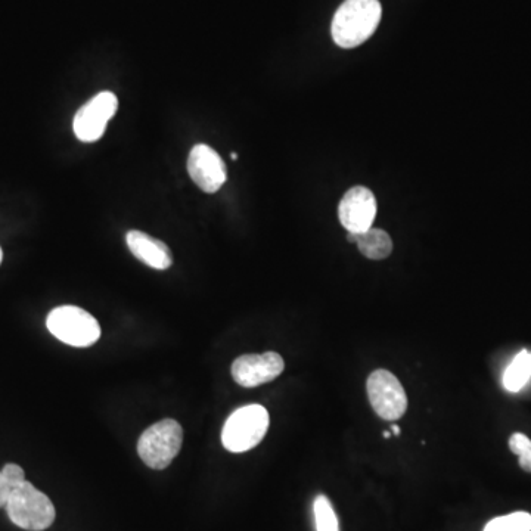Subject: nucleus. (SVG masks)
<instances>
[{
    "mask_svg": "<svg viewBox=\"0 0 531 531\" xmlns=\"http://www.w3.org/2000/svg\"><path fill=\"white\" fill-rule=\"evenodd\" d=\"M381 15L380 0H346L332 21L334 42L344 49L362 45L380 26Z\"/></svg>",
    "mask_w": 531,
    "mask_h": 531,
    "instance_id": "obj_1",
    "label": "nucleus"
},
{
    "mask_svg": "<svg viewBox=\"0 0 531 531\" xmlns=\"http://www.w3.org/2000/svg\"><path fill=\"white\" fill-rule=\"evenodd\" d=\"M5 508L9 520L23 530L49 529L57 517V511L51 499L37 490L29 481H24L12 490Z\"/></svg>",
    "mask_w": 531,
    "mask_h": 531,
    "instance_id": "obj_2",
    "label": "nucleus"
},
{
    "mask_svg": "<svg viewBox=\"0 0 531 531\" xmlns=\"http://www.w3.org/2000/svg\"><path fill=\"white\" fill-rule=\"evenodd\" d=\"M183 430L175 419H163L151 425L139 437L138 455L152 470H166L179 455Z\"/></svg>",
    "mask_w": 531,
    "mask_h": 531,
    "instance_id": "obj_3",
    "label": "nucleus"
},
{
    "mask_svg": "<svg viewBox=\"0 0 531 531\" xmlns=\"http://www.w3.org/2000/svg\"><path fill=\"white\" fill-rule=\"evenodd\" d=\"M269 413L260 405H248L232 413L222 431V443L232 453L248 452L265 439Z\"/></svg>",
    "mask_w": 531,
    "mask_h": 531,
    "instance_id": "obj_4",
    "label": "nucleus"
},
{
    "mask_svg": "<svg viewBox=\"0 0 531 531\" xmlns=\"http://www.w3.org/2000/svg\"><path fill=\"white\" fill-rule=\"evenodd\" d=\"M46 326L55 338L71 347H90L101 337L98 321L82 307H55L46 319Z\"/></svg>",
    "mask_w": 531,
    "mask_h": 531,
    "instance_id": "obj_5",
    "label": "nucleus"
},
{
    "mask_svg": "<svg viewBox=\"0 0 531 531\" xmlns=\"http://www.w3.org/2000/svg\"><path fill=\"white\" fill-rule=\"evenodd\" d=\"M369 402L380 418L385 421H397L408 409V396L405 388L391 372L378 369L368 378Z\"/></svg>",
    "mask_w": 531,
    "mask_h": 531,
    "instance_id": "obj_6",
    "label": "nucleus"
},
{
    "mask_svg": "<svg viewBox=\"0 0 531 531\" xmlns=\"http://www.w3.org/2000/svg\"><path fill=\"white\" fill-rule=\"evenodd\" d=\"M117 110L118 99L113 92L98 93L77 111L73 121L74 135L86 144L99 141Z\"/></svg>",
    "mask_w": 531,
    "mask_h": 531,
    "instance_id": "obj_7",
    "label": "nucleus"
},
{
    "mask_svg": "<svg viewBox=\"0 0 531 531\" xmlns=\"http://www.w3.org/2000/svg\"><path fill=\"white\" fill-rule=\"evenodd\" d=\"M284 369L285 363L281 354L275 352L244 354L232 363V378L241 387H259L276 380Z\"/></svg>",
    "mask_w": 531,
    "mask_h": 531,
    "instance_id": "obj_8",
    "label": "nucleus"
},
{
    "mask_svg": "<svg viewBox=\"0 0 531 531\" xmlns=\"http://www.w3.org/2000/svg\"><path fill=\"white\" fill-rule=\"evenodd\" d=\"M188 173L195 185L206 194H216L228 180L225 161L216 149L206 144L195 145L189 152Z\"/></svg>",
    "mask_w": 531,
    "mask_h": 531,
    "instance_id": "obj_9",
    "label": "nucleus"
},
{
    "mask_svg": "<svg viewBox=\"0 0 531 531\" xmlns=\"http://www.w3.org/2000/svg\"><path fill=\"white\" fill-rule=\"evenodd\" d=\"M377 216V200L371 189L354 186L349 189L338 206V217L347 232L362 234L372 228Z\"/></svg>",
    "mask_w": 531,
    "mask_h": 531,
    "instance_id": "obj_10",
    "label": "nucleus"
},
{
    "mask_svg": "<svg viewBox=\"0 0 531 531\" xmlns=\"http://www.w3.org/2000/svg\"><path fill=\"white\" fill-rule=\"evenodd\" d=\"M127 247L139 262L155 270H166L173 265L170 248L160 239L141 231H130L126 235Z\"/></svg>",
    "mask_w": 531,
    "mask_h": 531,
    "instance_id": "obj_11",
    "label": "nucleus"
},
{
    "mask_svg": "<svg viewBox=\"0 0 531 531\" xmlns=\"http://www.w3.org/2000/svg\"><path fill=\"white\" fill-rule=\"evenodd\" d=\"M356 236L357 247L366 259L384 260L393 253V241L383 229L371 228Z\"/></svg>",
    "mask_w": 531,
    "mask_h": 531,
    "instance_id": "obj_12",
    "label": "nucleus"
},
{
    "mask_svg": "<svg viewBox=\"0 0 531 531\" xmlns=\"http://www.w3.org/2000/svg\"><path fill=\"white\" fill-rule=\"evenodd\" d=\"M531 377V353L523 350L515 356L503 375V385L511 393H517L529 383Z\"/></svg>",
    "mask_w": 531,
    "mask_h": 531,
    "instance_id": "obj_13",
    "label": "nucleus"
},
{
    "mask_svg": "<svg viewBox=\"0 0 531 531\" xmlns=\"http://www.w3.org/2000/svg\"><path fill=\"white\" fill-rule=\"evenodd\" d=\"M484 531H531V515L529 512H514L493 518Z\"/></svg>",
    "mask_w": 531,
    "mask_h": 531,
    "instance_id": "obj_14",
    "label": "nucleus"
},
{
    "mask_svg": "<svg viewBox=\"0 0 531 531\" xmlns=\"http://www.w3.org/2000/svg\"><path fill=\"white\" fill-rule=\"evenodd\" d=\"M313 512H315L316 531H340L337 515L326 496L321 495L315 499Z\"/></svg>",
    "mask_w": 531,
    "mask_h": 531,
    "instance_id": "obj_15",
    "label": "nucleus"
},
{
    "mask_svg": "<svg viewBox=\"0 0 531 531\" xmlns=\"http://www.w3.org/2000/svg\"><path fill=\"white\" fill-rule=\"evenodd\" d=\"M509 449L518 455L520 467L524 471L531 472V440L526 434L515 433L509 439Z\"/></svg>",
    "mask_w": 531,
    "mask_h": 531,
    "instance_id": "obj_16",
    "label": "nucleus"
},
{
    "mask_svg": "<svg viewBox=\"0 0 531 531\" xmlns=\"http://www.w3.org/2000/svg\"><path fill=\"white\" fill-rule=\"evenodd\" d=\"M2 474L12 489H15V487L20 486V484H23L24 481H26V472H24L23 468L17 464H6L5 467H3Z\"/></svg>",
    "mask_w": 531,
    "mask_h": 531,
    "instance_id": "obj_17",
    "label": "nucleus"
},
{
    "mask_svg": "<svg viewBox=\"0 0 531 531\" xmlns=\"http://www.w3.org/2000/svg\"><path fill=\"white\" fill-rule=\"evenodd\" d=\"M12 490L14 489L9 486L8 481H6V478L3 477L2 471H0V508H2V506H6L9 496H11Z\"/></svg>",
    "mask_w": 531,
    "mask_h": 531,
    "instance_id": "obj_18",
    "label": "nucleus"
},
{
    "mask_svg": "<svg viewBox=\"0 0 531 531\" xmlns=\"http://www.w3.org/2000/svg\"><path fill=\"white\" fill-rule=\"evenodd\" d=\"M391 433L396 434V436H399V434L402 433V430H400L397 425H391Z\"/></svg>",
    "mask_w": 531,
    "mask_h": 531,
    "instance_id": "obj_19",
    "label": "nucleus"
},
{
    "mask_svg": "<svg viewBox=\"0 0 531 531\" xmlns=\"http://www.w3.org/2000/svg\"><path fill=\"white\" fill-rule=\"evenodd\" d=\"M383 436H384V439H390L391 434L388 433V431H384Z\"/></svg>",
    "mask_w": 531,
    "mask_h": 531,
    "instance_id": "obj_20",
    "label": "nucleus"
},
{
    "mask_svg": "<svg viewBox=\"0 0 531 531\" xmlns=\"http://www.w3.org/2000/svg\"><path fill=\"white\" fill-rule=\"evenodd\" d=\"M3 253L2 248H0V265H2Z\"/></svg>",
    "mask_w": 531,
    "mask_h": 531,
    "instance_id": "obj_21",
    "label": "nucleus"
},
{
    "mask_svg": "<svg viewBox=\"0 0 531 531\" xmlns=\"http://www.w3.org/2000/svg\"><path fill=\"white\" fill-rule=\"evenodd\" d=\"M231 157H232V160H236V158H238V155L232 154Z\"/></svg>",
    "mask_w": 531,
    "mask_h": 531,
    "instance_id": "obj_22",
    "label": "nucleus"
}]
</instances>
